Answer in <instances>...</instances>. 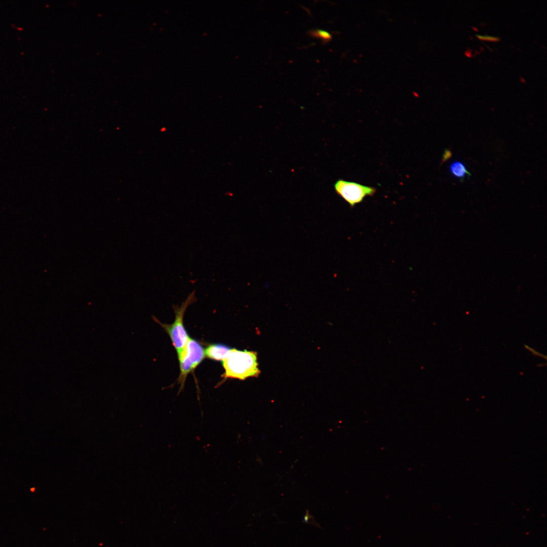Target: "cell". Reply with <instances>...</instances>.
I'll list each match as a JSON object with an SVG mask.
<instances>
[{"instance_id":"1","label":"cell","mask_w":547,"mask_h":547,"mask_svg":"<svg viewBox=\"0 0 547 547\" xmlns=\"http://www.w3.org/2000/svg\"><path fill=\"white\" fill-rule=\"evenodd\" d=\"M222 365L224 369L223 377L225 379L244 380L250 377L258 376L260 373L257 354L252 351L231 349L222 361Z\"/></svg>"},{"instance_id":"2","label":"cell","mask_w":547,"mask_h":547,"mask_svg":"<svg viewBox=\"0 0 547 547\" xmlns=\"http://www.w3.org/2000/svg\"><path fill=\"white\" fill-rule=\"evenodd\" d=\"M195 290H193L187 296L181 305H173L175 312V320L170 324H164L158 321L169 335L173 344L179 354L185 347L189 337L183 325V317L187 307L195 302L197 299L195 296Z\"/></svg>"},{"instance_id":"3","label":"cell","mask_w":547,"mask_h":547,"mask_svg":"<svg viewBox=\"0 0 547 547\" xmlns=\"http://www.w3.org/2000/svg\"><path fill=\"white\" fill-rule=\"evenodd\" d=\"M205 356V350L201 344L189 337L183 350L178 355L180 369L178 380L181 385L184 384L188 374L201 363Z\"/></svg>"},{"instance_id":"4","label":"cell","mask_w":547,"mask_h":547,"mask_svg":"<svg viewBox=\"0 0 547 547\" xmlns=\"http://www.w3.org/2000/svg\"><path fill=\"white\" fill-rule=\"evenodd\" d=\"M334 187L337 194L351 206L361 202L366 196H372L376 191L373 187L342 179L337 180Z\"/></svg>"},{"instance_id":"5","label":"cell","mask_w":547,"mask_h":547,"mask_svg":"<svg viewBox=\"0 0 547 547\" xmlns=\"http://www.w3.org/2000/svg\"><path fill=\"white\" fill-rule=\"evenodd\" d=\"M231 348L222 344H213L209 345L205 350V355L215 361H223Z\"/></svg>"},{"instance_id":"6","label":"cell","mask_w":547,"mask_h":547,"mask_svg":"<svg viewBox=\"0 0 547 547\" xmlns=\"http://www.w3.org/2000/svg\"><path fill=\"white\" fill-rule=\"evenodd\" d=\"M450 173L455 178L463 181L466 176L470 177L471 173L467 170L464 164L458 161L452 162L449 166Z\"/></svg>"},{"instance_id":"7","label":"cell","mask_w":547,"mask_h":547,"mask_svg":"<svg viewBox=\"0 0 547 547\" xmlns=\"http://www.w3.org/2000/svg\"><path fill=\"white\" fill-rule=\"evenodd\" d=\"M309 34L312 37L320 38L325 42H328L332 38V35L329 32L320 29L311 30Z\"/></svg>"},{"instance_id":"8","label":"cell","mask_w":547,"mask_h":547,"mask_svg":"<svg viewBox=\"0 0 547 547\" xmlns=\"http://www.w3.org/2000/svg\"><path fill=\"white\" fill-rule=\"evenodd\" d=\"M476 36H477V37L478 39H479L480 40H482V41H489V42H498V41H499L500 40V38L498 37H496V36H490V35H480V34H476Z\"/></svg>"},{"instance_id":"9","label":"cell","mask_w":547,"mask_h":547,"mask_svg":"<svg viewBox=\"0 0 547 547\" xmlns=\"http://www.w3.org/2000/svg\"><path fill=\"white\" fill-rule=\"evenodd\" d=\"M452 156V152L449 149H446L443 154V160L447 161L450 159Z\"/></svg>"}]
</instances>
